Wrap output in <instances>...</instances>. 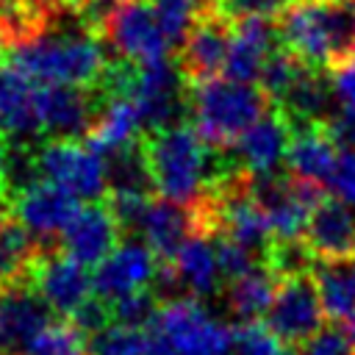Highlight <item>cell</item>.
Segmentation results:
<instances>
[{
    "label": "cell",
    "instance_id": "cell-1",
    "mask_svg": "<svg viewBox=\"0 0 355 355\" xmlns=\"http://www.w3.org/2000/svg\"><path fill=\"white\" fill-rule=\"evenodd\" d=\"M6 61L39 86H97L108 67V47L78 8H58L44 31L8 47Z\"/></svg>",
    "mask_w": 355,
    "mask_h": 355
},
{
    "label": "cell",
    "instance_id": "cell-2",
    "mask_svg": "<svg viewBox=\"0 0 355 355\" xmlns=\"http://www.w3.org/2000/svg\"><path fill=\"white\" fill-rule=\"evenodd\" d=\"M141 139L158 197L197 205L225 180L241 172L230 150L211 147L189 122L144 133Z\"/></svg>",
    "mask_w": 355,
    "mask_h": 355
},
{
    "label": "cell",
    "instance_id": "cell-3",
    "mask_svg": "<svg viewBox=\"0 0 355 355\" xmlns=\"http://www.w3.org/2000/svg\"><path fill=\"white\" fill-rule=\"evenodd\" d=\"M277 33L308 67L333 69L355 55V0H291L277 17Z\"/></svg>",
    "mask_w": 355,
    "mask_h": 355
},
{
    "label": "cell",
    "instance_id": "cell-4",
    "mask_svg": "<svg viewBox=\"0 0 355 355\" xmlns=\"http://www.w3.org/2000/svg\"><path fill=\"white\" fill-rule=\"evenodd\" d=\"M191 92V125L219 150H230L275 103L258 86L233 78H208L189 83Z\"/></svg>",
    "mask_w": 355,
    "mask_h": 355
},
{
    "label": "cell",
    "instance_id": "cell-5",
    "mask_svg": "<svg viewBox=\"0 0 355 355\" xmlns=\"http://www.w3.org/2000/svg\"><path fill=\"white\" fill-rule=\"evenodd\" d=\"M150 355H233L236 330L222 324L202 300L178 297L161 302L147 324Z\"/></svg>",
    "mask_w": 355,
    "mask_h": 355
},
{
    "label": "cell",
    "instance_id": "cell-6",
    "mask_svg": "<svg viewBox=\"0 0 355 355\" xmlns=\"http://www.w3.org/2000/svg\"><path fill=\"white\" fill-rule=\"evenodd\" d=\"M105 47L125 61L150 64L169 58V39L147 0H114L97 25Z\"/></svg>",
    "mask_w": 355,
    "mask_h": 355
},
{
    "label": "cell",
    "instance_id": "cell-7",
    "mask_svg": "<svg viewBox=\"0 0 355 355\" xmlns=\"http://www.w3.org/2000/svg\"><path fill=\"white\" fill-rule=\"evenodd\" d=\"M39 172L83 202H100L108 197V178L103 155L83 139H44L39 141Z\"/></svg>",
    "mask_w": 355,
    "mask_h": 355
},
{
    "label": "cell",
    "instance_id": "cell-8",
    "mask_svg": "<svg viewBox=\"0 0 355 355\" xmlns=\"http://www.w3.org/2000/svg\"><path fill=\"white\" fill-rule=\"evenodd\" d=\"M250 191L266 214L272 239H302L313 208L324 197L319 183L277 172L250 178Z\"/></svg>",
    "mask_w": 355,
    "mask_h": 355
},
{
    "label": "cell",
    "instance_id": "cell-9",
    "mask_svg": "<svg viewBox=\"0 0 355 355\" xmlns=\"http://www.w3.org/2000/svg\"><path fill=\"white\" fill-rule=\"evenodd\" d=\"M324 308L313 275H294L277 283L275 300L263 316V327L288 349H300L324 330Z\"/></svg>",
    "mask_w": 355,
    "mask_h": 355
},
{
    "label": "cell",
    "instance_id": "cell-10",
    "mask_svg": "<svg viewBox=\"0 0 355 355\" xmlns=\"http://www.w3.org/2000/svg\"><path fill=\"white\" fill-rule=\"evenodd\" d=\"M86 269L89 266L67 255L61 247H39L28 266V280L61 319H69L94 294Z\"/></svg>",
    "mask_w": 355,
    "mask_h": 355
},
{
    "label": "cell",
    "instance_id": "cell-11",
    "mask_svg": "<svg viewBox=\"0 0 355 355\" xmlns=\"http://www.w3.org/2000/svg\"><path fill=\"white\" fill-rule=\"evenodd\" d=\"M58 319L28 277L0 288V355H25L28 344Z\"/></svg>",
    "mask_w": 355,
    "mask_h": 355
},
{
    "label": "cell",
    "instance_id": "cell-12",
    "mask_svg": "<svg viewBox=\"0 0 355 355\" xmlns=\"http://www.w3.org/2000/svg\"><path fill=\"white\" fill-rule=\"evenodd\" d=\"M103 108L92 86H39V116L44 139H86Z\"/></svg>",
    "mask_w": 355,
    "mask_h": 355
},
{
    "label": "cell",
    "instance_id": "cell-13",
    "mask_svg": "<svg viewBox=\"0 0 355 355\" xmlns=\"http://www.w3.org/2000/svg\"><path fill=\"white\" fill-rule=\"evenodd\" d=\"M230 36H233V19L225 17L216 3L194 22L189 31L183 47L178 50V67L189 83H200L208 78H216L225 72L227 50H230Z\"/></svg>",
    "mask_w": 355,
    "mask_h": 355
},
{
    "label": "cell",
    "instance_id": "cell-14",
    "mask_svg": "<svg viewBox=\"0 0 355 355\" xmlns=\"http://www.w3.org/2000/svg\"><path fill=\"white\" fill-rule=\"evenodd\" d=\"M155 272H158V258L153 255V250L141 241H125L100 266H94L92 288L105 302H114L119 297L153 288Z\"/></svg>",
    "mask_w": 355,
    "mask_h": 355
},
{
    "label": "cell",
    "instance_id": "cell-15",
    "mask_svg": "<svg viewBox=\"0 0 355 355\" xmlns=\"http://www.w3.org/2000/svg\"><path fill=\"white\" fill-rule=\"evenodd\" d=\"M122 227L105 200L86 202L61 233V250L83 266H100L119 247Z\"/></svg>",
    "mask_w": 355,
    "mask_h": 355
},
{
    "label": "cell",
    "instance_id": "cell-16",
    "mask_svg": "<svg viewBox=\"0 0 355 355\" xmlns=\"http://www.w3.org/2000/svg\"><path fill=\"white\" fill-rule=\"evenodd\" d=\"M0 133L3 139L42 141L39 83L11 61H0Z\"/></svg>",
    "mask_w": 355,
    "mask_h": 355
},
{
    "label": "cell",
    "instance_id": "cell-17",
    "mask_svg": "<svg viewBox=\"0 0 355 355\" xmlns=\"http://www.w3.org/2000/svg\"><path fill=\"white\" fill-rule=\"evenodd\" d=\"M78 211H80V200L50 180L33 183L11 202V214L42 241L61 236Z\"/></svg>",
    "mask_w": 355,
    "mask_h": 355
},
{
    "label": "cell",
    "instance_id": "cell-18",
    "mask_svg": "<svg viewBox=\"0 0 355 355\" xmlns=\"http://www.w3.org/2000/svg\"><path fill=\"white\" fill-rule=\"evenodd\" d=\"M291 139V128L288 119L272 105L233 147L230 155L236 161V166L255 178V175H272L277 172V166L286 161V147Z\"/></svg>",
    "mask_w": 355,
    "mask_h": 355
},
{
    "label": "cell",
    "instance_id": "cell-19",
    "mask_svg": "<svg viewBox=\"0 0 355 355\" xmlns=\"http://www.w3.org/2000/svg\"><path fill=\"white\" fill-rule=\"evenodd\" d=\"M197 230H200V216L194 205H183L166 197H153L139 233L144 236V244L153 250L158 263H172L180 247Z\"/></svg>",
    "mask_w": 355,
    "mask_h": 355
},
{
    "label": "cell",
    "instance_id": "cell-20",
    "mask_svg": "<svg viewBox=\"0 0 355 355\" xmlns=\"http://www.w3.org/2000/svg\"><path fill=\"white\" fill-rule=\"evenodd\" d=\"M277 44H280L277 19H266V17L233 19V36H230V50H227V61H225V75L233 80L258 83L261 67Z\"/></svg>",
    "mask_w": 355,
    "mask_h": 355
},
{
    "label": "cell",
    "instance_id": "cell-21",
    "mask_svg": "<svg viewBox=\"0 0 355 355\" xmlns=\"http://www.w3.org/2000/svg\"><path fill=\"white\" fill-rule=\"evenodd\" d=\"M338 144L330 139L324 125H300L291 128V139L286 147V169L288 175L311 183H330L336 161H338Z\"/></svg>",
    "mask_w": 355,
    "mask_h": 355
},
{
    "label": "cell",
    "instance_id": "cell-22",
    "mask_svg": "<svg viewBox=\"0 0 355 355\" xmlns=\"http://www.w3.org/2000/svg\"><path fill=\"white\" fill-rule=\"evenodd\" d=\"M305 241L316 258H347L355 255V214L338 197H322L313 208Z\"/></svg>",
    "mask_w": 355,
    "mask_h": 355
},
{
    "label": "cell",
    "instance_id": "cell-23",
    "mask_svg": "<svg viewBox=\"0 0 355 355\" xmlns=\"http://www.w3.org/2000/svg\"><path fill=\"white\" fill-rule=\"evenodd\" d=\"M172 269L178 272V280H180L186 297L208 300V297L219 294L222 272H219V261H216L211 233H202V230L191 233L189 241L175 255Z\"/></svg>",
    "mask_w": 355,
    "mask_h": 355
},
{
    "label": "cell",
    "instance_id": "cell-24",
    "mask_svg": "<svg viewBox=\"0 0 355 355\" xmlns=\"http://www.w3.org/2000/svg\"><path fill=\"white\" fill-rule=\"evenodd\" d=\"M141 136H144V119H141L139 103L130 97H108V100H103L97 122L83 141L94 153L105 155V153L125 147Z\"/></svg>",
    "mask_w": 355,
    "mask_h": 355
},
{
    "label": "cell",
    "instance_id": "cell-25",
    "mask_svg": "<svg viewBox=\"0 0 355 355\" xmlns=\"http://www.w3.org/2000/svg\"><path fill=\"white\" fill-rule=\"evenodd\" d=\"M311 275L316 280L324 316L333 324L347 322L355 313V255L316 258Z\"/></svg>",
    "mask_w": 355,
    "mask_h": 355
},
{
    "label": "cell",
    "instance_id": "cell-26",
    "mask_svg": "<svg viewBox=\"0 0 355 355\" xmlns=\"http://www.w3.org/2000/svg\"><path fill=\"white\" fill-rule=\"evenodd\" d=\"M277 283L280 277L261 261L258 266H252L250 272H244L241 277L236 280H227V308L233 313V319L239 324H258L263 322L272 300H275V291H277Z\"/></svg>",
    "mask_w": 355,
    "mask_h": 355
},
{
    "label": "cell",
    "instance_id": "cell-27",
    "mask_svg": "<svg viewBox=\"0 0 355 355\" xmlns=\"http://www.w3.org/2000/svg\"><path fill=\"white\" fill-rule=\"evenodd\" d=\"M172 44V50H180L194 22L214 6V0H147Z\"/></svg>",
    "mask_w": 355,
    "mask_h": 355
},
{
    "label": "cell",
    "instance_id": "cell-28",
    "mask_svg": "<svg viewBox=\"0 0 355 355\" xmlns=\"http://www.w3.org/2000/svg\"><path fill=\"white\" fill-rule=\"evenodd\" d=\"M89 355H150V336L147 327H128L111 322L100 333L86 338Z\"/></svg>",
    "mask_w": 355,
    "mask_h": 355
},
{
    "label": "cell",
    "instance_id": "cell-29",
    "mask_svg": "<svg viewBox=\"0 0 355 355\" xmlns=\"http://www.w3.org/2000/svg\"><path fill=\"white\" fill-rule=\"evenodd\" d=\"M263 263L283 280V277L313 272L316 255L308 247L305 236L302 239H272L269 247H266V252H263Z\"/></svg>",
    "mask_w": 355,
    "mask_h": 355
},
{
    "label": "cell",
    "instance_id": "cell-30",
    "mask_svg": "<svg viewBox=\"0 0 355 355\" xmlns=\"http://www.w3.org/2000/svg\"><path fill=\"white\" fill-rule=\"evenodd\" d=\"M308 64L305 61H300L283 42L266 55V61H263V67H261V75H258V86L272 97V103L275 100H280L283 94H286V89L302 75V69H305Z\"/></svg>",
    "mask_w": 355,
    "mask_h": 355
},
{
    "label": "cell",
    "instance_id": "cell-31",
    "mask_svg": "<svg viewBox=\"0 0 355 355\" xmlns=\"http://www.w3.org/2000/svg\"><path fill=\"white\" fill-rule=\"evenodd\" d=\"M158 308H161L158 294L153 288H144V291L114 300L111 302V316H114V322L128 324V327H147L153 322V316L158 313Z\"/></svg>",
    "mask_w": 355,
    "mask_h": 355
},
{
    "label": "cell",
    "instance_id": "cell-32",
    "mask_svg": "<svg viewBox=\"0 0 355 355\" xmlns=\"http://www.w3.org/2000/svg\"><path fill=\"white\" fill-rule=\"evenodd\" d=\"M236 352L239 355H294V349L277 341L261 322L236 327Z\"/></svg>",
    "mask_w": 355,
    "mask_h": 355
},
{
    "label": "cell",
    "instance_id": "cell-33",
    "mask_svg": "<svg viewBox=\"0 0 355 355\" xmlns=\"http://www.w3.org/2000/svg\"><path fill=\"white\" fill-rule=\"evenodd\" d=\"M216 8L230 17V19H244V17H266V19H277L283 14V8L291 0H214Z\"/></svg>",
    "mask_w": 355,
    "mask_h": 355
},
{
    "label": "cell",
    "instance_id": "cell-34",
    "mask_svg": "<svg viewBox=\"0 0 355 355\" xmlns=\"http://www.w3.org/2000/svg\"><path fill=\"white\" fill-rule=\"evenodd\" d=\"M327 186L336 191L338 200H344L349 208H355V147L338 153V161H336V169H333V178Z\"/></svg>",
    "mask_w": 355,
    "mask_h": 355
},
{
    "label": "cell",
    "instance_id": "cell-35",
    "mask_svg": "<svg viewBox=\"0 0 355 355\" xmlns=\"http://www.w3.org/2000/svg\"><path fill=\"white\" fill-rule=\"evenodd\" d=\"M294 355H352V347L341 327H324L308 344L294 349Z\"/></svg>",
    "mask_w": 355,
    "mask_h": 355
},
{
    "label": "cell",
    "instance_id": "cell-36",
    "mask_svg": "<svg viewBox=\"0 0 355 355\" xmlns=\"http://www.w3.org/2000/svg\"><path fill=\"white\" fill-rule=\"evenodd\" d=\"M44 3H50V6H55V8H86L92 0H44Z\"/></svg>",
    "mask_w": 355,
    "mask_h": 355
},
{
    "label": "cell",
    "instance_id": "cell-37",
    "mask_svg": "<svg viewBox=\"0 0 355 355\" xmlns=\"http://www.w3.org/2000/svg\"><path fill=\"white\" fill-rule=\"evenodd\" d=\"M341 330H344V336H347V341L352 347V355H355V313L347 322H341Z\"/></svg>",
    "mask_w": 355,
    "mask_h": 355
},
{
    "label": "cell",
    "instance_id": "cell-38",
    "mask_svg": "<svg viewBox=\"0 0 355 355\" xmlns=\"http://www.w3.org/2000/svg\"><path fill=\"white\" fill-rule=\"evenodd\" d=\"M3 147H6V139H3V133H0V158H3Z\"/></svg>",
    "mask_w": 355,
    "mask_h": 355
},
{
    "label": "cell",
    "instance_id": "cell-39",
    "mask_svg": "<svg viewBox=\"0 0 355 355\" xmlns=\"http://www.w3.org/2000/svg\"><path fill=\"white\" fill-rule=\"evenodd\" d=\"M3 50H6V42H3V36H0V55H3Z\"/></svg>",
    "mask_w": 355,
    "mask_h": 355
}]
</instances>
